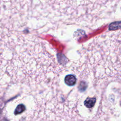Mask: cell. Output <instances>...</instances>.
<instances>
[{
    "mask_svg": "<svg viewBox=\"0 0 121 121\" xmlns=\"http://www.w3.org/2000/svg\"><path fill=\"white\" fill-rule=\"evenodd\" d=\"M96 102L95 98H87L84 101V105L88 108L93 107Z\"/></svg>",
    "mask_w": 121,
    "mask_h": 121,
    "instance_id": "7a4b0ae2",
    "label": "cell"
},
{
    "mask_svg": "<svg viewBox=\"0 0 121 121\" xmlns=\"http://www.w3.org/2000/svg\"><path fill=\"white\" fill-rule=\"evenodd\" d=\"M25 110V106L22 104H20L17 106L15 110L14 113L15 115H17V114H20L22 112H24Z\"/></svg>",
    "mask_w": 121,
    "mask_h": 121,
    "instance_id": "3957f363",
    "label": "cell"
},
{
    "mask_svg": "<svg viewBox=\"0 0 121 121\" xmlns=\"http://www.w3.org/2000/svg\"><path fill=\"white\" fill-rule=\"evenodd\" d=\"M121 27V22H114L110 24L109 30H116Z\"/></svg>",
    "mask_w": 121,
    "mask_h": 121,
    "instance_id": "277c9868",
    "label": "cell"
},
{
    "mask_svg": "<svg viewBox=\"0 0 121 121\" xmlns=\"http://www.w3.org/2000/svg\"><path fill=\"white\" fill-rule=\"evenodd\" d=\"M76 81L77 79L76 77L72 75H68L66 76L64 79L65 83L69 86H74L76 84Z\"/></svg>",
    "mask_w": 121,
    "mask_h": 121,
    "instance_id": "6da1fadb",
    "label": "cell"
}]
</instances>
